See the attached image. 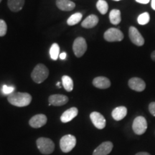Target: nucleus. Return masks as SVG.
<instances>
[{"mask_svg":"<svg viewBox=\"0 0 155 155\" xmlns=\"http://www.w3.org/2000/svg\"><path fill=\"white\" fill-rule=\"evenodd\" d=\"M7 100L12 105L17 107H25L32 101V96L28 93L14 92L7 97Z\"/></svg>","mask_w":155,"mask_h":155,"instance_id":"nucleus-1","label":"nucleus"},{"mask_svg":"<svg viewBox=\"0 0 155 155\" xmlns=\"http://www.w3.org/2000/svg\"><path fill=\"white\" fill-rule=\"evenodd\" d=\"M49 75V70L43 64H38L32 73L31 77L36 83H41L48 78Z\"/></svg>","mask_w":155,"mask_h":155,"instance_id":"nucleus-2","label":"nucleus"},{"mask_svg":"<svg viewBox=\"0 0 155 155\" xmlns=\"http://www.w3.org/2000/svg\"><path fill=\"white\" fill-rule=\"evenodd\" d=\"M37 147L42 154H50L55 150V144L51 139L46 137H40L36 141Z\"/></svg>","mask_w":155,"mask_h":155,"instance_id":"nucleus-3","label":"nucleus"},{"mask_svg":"<svg viewBox=\"0 0 155 155\" xmlns=\"http://www.w3.org/2000/svg\"><path fill=\"white\" fill-rule=\"evenodd\" d=\"M76 145V138L73 135L63 136L60 141V147L64 153L70 152Z\"/></svg>","mask_w":155,"mask_h":155,"instance_id":"nucleus-4","label":"nucleus"},{"mask_svg":"<svg viewBox=\"0 0 155 155\" xmlns=\"http://www.w3.org/2000/svg\"><path fill=\"white\" fill-rule=\"evenodd\" d=\"M132 129L134 132L137 135H141L147 129V121L144 116H137L133 121Z\"/></svg>","mask_w":155,"mask_h":155,"instance_id":"nucleus-5","label":"nucleus"},{"mask_svg":"<svg viewBox=\"0 0 155 155\" xmlns=\"http://www.w3.org/2000/svg\"><path fill=\"white\" fill-rule=\"evenodd\" d=\"M73 50L77 58H81L84 55L87 50L86 40L82 37H78L74 40L73 45Z\"/></svg>","mask_w":155,"mask_h":155,"instance_id":"nucleus-6","label":"nucleus"},{"mask_svg":"<svg viewBox=\"0 0 155 155\" xmlns=\"http://www.w3.org/2000/svg\"><path fill=\"white\" fill-rule=\"evenodd\" d=\"M104 39L108 42H120L124 39V34L117 28H109L104 33Z\"/></svg>","mask_w":155,"mask_h":155,"instance_id":"nucleus-7","label":"nucleus"},{"mask_svg":"<svg viewBox=\"0 0 155 155\" xmlns=\"http://www.w3.org/2000/svg\"><path fill=\"white\" fill-rule=\"evenodd\" d=\"M129 36L130 40L137 46H142L144 44V39L139 31L135 27L131 26L129 29Z\"/></svg>","mask_w":155,"mask_h":155,"instance_id":"nucleus-8","label":"nucleus"},{"mask_svg":"<svg viewBox=\"0 0 155 155\" xmlns=\"http://www.w3.org/2000/svg\"><path fill=\"white\" fill-rule=\"evenodd\" d=\"M90 118L93 124L98 129H103L106 127V119L104 116L99 112L94 111L90 114Z\"/></svg>","mask_w":155,"mask_h":155,"instance_id":"nucleus-9","label":"nucleus"},{"mask_svg":"<svg viewBox=\"0 0 155 155\" xmlns=\"http://www.w3.org/2000/svg\"><path fill=\"white\" fill-rule=\"evenodd\" d=\"M128 85L131 90L137 92L143 91L146 88V83H145L144 81H143L140 78H131L129 79Z\"/></svg>","mask_w":155,"mask_h":155,"instance_id":"nucleus-10","label":"nucleus"},{"mask_svg":"<svg viewBox=\"0 0 155 155\" xmlns=\"http://www.w3.org/2000/svg\"><path fill=\"white\" fill-rule=\"evenodd\" d=\"M114 144L111 141H104L95 149L93 155H108L113 150Z\"/></svg>","mask_w":155,"mask_h":155,"instance_id":"nucleus-11","label":"nucleus"},{"mask_svg":"<svg viewBox=\"0 0 155 155\" xmlns=\"http://www.w3.org/2000/svg\"><path fill=\"white\" fill-rule=\"evenodd\" d=\"M47 121V116L45 114H37L31 118L29 121V124L31 127L38 129V128H40L45 125Z\"/></svg>","mask_w":155,"mask_h":155,"instance_id":"nucleus-12","label":"nucleus"},{"mask_svg":"<svg viewBox=\"0 0 155 155\" xmlns=\"http://www.w3.org/2000/svg\"><path fill=\"white\" fill-rule=\"evenodd\" d=\"M50 105L55 106H61L66 104L68 102V98L65 95L54 94L51 95L48 98Z\"/></svg>","mask_w":155,"mask_h":155,"instance_id":"nucleus-13","label":"nucleus"},{"mask_svg":"<svg viewBox=\"0 0 155 155\" xmlns=\"http://www.w3.org/2000/svg\"><path fill=\"white\" fill-rule=\"evenodd\" d=\"M93 85L96 88L100 89H106L111 86V81L106 77L99 76L95 78L93 81Z\"/></svg>","mask_w":155,"mask_h":155,"instance_id":"nucleus-14","label":"nucleus"},{"mask_svg":"<svg viewBox=\"0 0 155 155\" xmlns=\"http://www.w3.org/2000/svg\"><path fill=\"white\" fill-rule=\"evenodd\" d=\"M78 114V110L77 108L72 107L69 108L62 114L61 117V121L63 123H67V122L72 121L75 117H76Z\"/></svg>","mask_w":155,"mask_h":155,"instance_id":"nucleus-15","label":"nucleus"},{"mask_svg":"<svg viewBox=\"0 0 155 155\" xmlns=\"http://www.w3.org/2000/svg\"><path fill=\"white\" fill-rule=\"evenodd\" d=\"M127 114V108L125 106H118L112 111V117L116 121H121L124 119Z\"/></svg>","mask_w":155,"mask_h":155,"instance_id":"nucleus-16","label":"nucleus"},{"mask_svg":"<svg viewBox=\"0 0 155 155\" xmlns=\"http://www.w3.org/2000/svg\"><path fill=\"white\" fill-rule=\"evenodd\" d=\"M98 23V17L95 15H91L87 17L81 23V26L84 28L90 29L94 28Z\"/></svg>","mask_w":155,"mask_h":155,"instance_id":"nucleus-17","label":"nucleus"},{"mask_svg":"<svg viewBox=\"0 0 155 155\" xmlns=\"http://www.w3.org/2000/svg\"><path fill=\"white\" fill-rule=\"evenodd\" d=\"M56 5L62 11H71L75 7V3L71 0H57Z\"/></svg>","mask_w":155,"mask_h":155,"instance_id":"nucleus-18","label":"nucleus"},{"mask_svg":"<svg viewBox=\"0 0 155 155\" xmlns=\"http://www.w3.org/2000/svg\"><path fill=\"white\" fill-rule=\"evenodd\" d=\"M25 0H8L7 5L12 12H17L23 8Z\"/></svg>","mask_w":155,"mask_h":155,"instance_id":"nucleus-19","label":"nucleus"},{"mask_svg":"<svg viewBox=\"0 0 155 155\" xmlns=\"http://www.w3.org/2000/svg\"><path fill=\"white\" fill-rule=\"evenodd\" d=\"M109 19L111 24H113L114 25H119L121 21V12H120V10L116 9H112V10L110 12Z\"/></svg>","mask_w":155,"mask_h":155,"instance_id":"nucleus-20","label":"nucleus"},{"mask_svg":"<svg viewBox=\"0 0 155 155\" xmlns=\"http://www.w3.org/2000/svg\"><path fill=\"white\" fill-rule=\"evenodd\" d=\"M62 83L65 91L68 92L72 91L73 89V81L68 75H63L62 77Z\"/></svg>","mask_w":155,"mask_h":155,"instance_id":"nucleus-21","label":"nucleus"},{"mask_svg":"<svg viewBox=\"0 0 155 155\" xmlns=\"http://www.w3.org/2000/svg\"><path fill=\"white\" fill-rule=\"evenodd\" d=\"M83 15L80 12H76L75 14L71 15V17L68 19L67 23L69 26H73L78 23L82 19Z\"/></svg>","mask_w":155,"mask_h":155,"instance_id":"nucleus-22","label":"nucleus"},{"mask_svg":"<svg viewBox=\"0 0 155 155\" xmlns=\"http://www.w3.org/2000/svg\"><path fill=\"white\" fill-rule=\"evenodd\" d=\"M50 55L52 60L57 61L60 55V47L57 43H53L50 49Z\"/></svg>","mask_w":155,"mask_h":155,"instance_id":"nucleus-23","label":"nucleus"},{"mask_svg":"<svg viewBox=\"0 0 155 155\" xmlns=\"http://www.w3.org/2000/svg\"><path fill=\"white\" fill-rule=\"evenodd\" d=\"M96 7L101 15H105L107 13L108 5L105 0H98L96 3Z\"/></svg>","mask_w":155,"mask_h":155,"instance_id":"nucleus-24","label":"nucleus"},{"mask_svg":"<svg viewBox=\"0 0 155 155\" xmlns=\"http://www.w3.org/2000/svg\"><path fill=\"white\" fill-rule=\"evenodd\" d=\"M150 20V16L148 12H144L142 14L139 15L138 18H137V22L139 25H145L148 24Z\"/></svg>","mask_w":155,"mask_h":155,"instance_id":"nucleus-25","label":"nucleus"},{"mask_svg":"<svg viewBox=\"0 0 155 155\" xmlns=\"http://www.w3.org/2000/svg\"><path fill=\"white\" fill-rule=\"evenodd\" d=\"M15 90V88L14 86H7V85H4L2 86V93L5 95H7V96H9V95L13 94Z\"/></svg>","mask_w":155,"mask_h":155,"instance_id":"nucleus-26","label":"nucleus"},{"mask_svg":"<svg viewBox=\"0 0 155 155\" xmlns=\"http://www.w3.org/2000/svg\"><path fill=\"white\" fill-rule=\"evenodd\" d=\"M7 25L5 21L3 19H0V37L5 36L7 34Z\"/></svg>","mask_w":155,"mask_h":155,"instance_id":"nucleus-27","label":"nucleus"},{"mask_svg":"<svg viewBox=\"0 0 155 155\" xmlns=\"http://www.w3.org/2000/svg\"><path fill=\"white\" fill-rule=\"evenodd\" d=\"M149 111L152 116H155V102L150 103L149 105Z\"/></svg>","mask_w":155,"mask_h":155,"instance_id":"nucleus-28","label":"nucleus"},{"mask_svg":"<svg viewBox=\"0 0 155 155\" xmlns=\"http://www.w3.org/2000/svg\"><path fill=\"white\" fill-rule=\"evenodd\" d=\"M150 0H136V2H137L138 3L143 4V5H147L150 2Z\"/></svg>","mask_w":155,"mask_h":155,"instance_id":"nucleus-29","label":"nucleus"},{"mask_svg":"<svg viewBox=\"0 0 155 155\" xmlns=\"http://www.w3.org/2000/svg\"><path fill=\"white\" fill-rule=\"evenodd\" d=\"M59 57H60V58H61V60H65V58H66V57H67V54H66V53H65V52H63V53H62L61 54H60Z\"/></svg>","mask_w":155,"mask_h":155,"instance_id":"nucleus-30","label":"nucleus"},{"mask_svg":"<svg viewBox=\"0 0 155 155\" xmlns=\"http://www.w3.org/2000/svg\"><path fill=\"white\" fill-rule=\"evenodd\" d=\"M135 155H151L150 154H149L148 152H139L137 154H136Z\"/></svg>","mask_w":155,"mask_h":155,"instance_id":"nucleus-31","label":"nucleus"},{"mask_svg":"<svg viewBox=\"0 0 155 155\" xmlns=\"http://www.w3.org/2000/svg\"><path fill=\"white\" fill-rule=\"evenodd\" d=\"M151 58H152V60L153 61L155 62V50L154 51H153L152 54H151Z\"/></svg>","mask_w":155,"mask_h":155,"instance_id":"nucleus-32","label":"nucleus"},{"mask_svg":"<svg viewBox=\"0 0 155 155\" xmlns=\"http://www.w3.org/2000/svg\"><path fill=\"white\" fill-rule=\"evenodd\" d=\"M152 8L155 10V0H152V3H151Z\"/></svg>","mask_w":155,"mask_h":155,"instance_id":"nucleus-33","label":"nucleus"},{"mask_svg":"<svg viewBox=\"0 0 155 155\" xmlns=\"http://www.w3.org/2000/svg\"><path fill=\"white\" fill-rule=\"evenodd\" d=\"M56 86H57L58 87H59V88H61V83H60V82H58L57 83V84H56Z\"/></svg>","mask_w":155,"mask_h":155,"instance_id":"nucleus-34","label":"nucleus"},{"mask_svg":"<svg viewBox=\"0 0 155 155\" xmlns=\"http://www.w3.org/2000/svg\"><path fill=\"white\" fill-rule=\"evenodd\" d=\"M114 1H116V2H119V1H121V0H114Z\"/></svg>","mask_w":155,"mask_h":155,"instance_id":"nucleus-35","label":"nucleus"},{"mask_svg":"<svg viewBox=\"0 0 155 155\" xmlns=\"http://www.w3.org/2000/svg\"><path fill=\"white\" fill-rule=\"evenodd\" d=\"M2 2V0H0V2Z\"/></svg>","mask_w":155,"mask_h":155,"instance_id":"nucleus-36","label":"nucleus"}]
</instances>
